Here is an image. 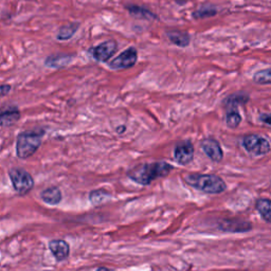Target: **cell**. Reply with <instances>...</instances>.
<instances>
[{"mask_svg":"<svg viewBox=\"0 0 271 271\" xmlns=\"http://www.w3.org/2000/svg\"><path fill=\"white\" fill-rule=\"evenodd\" d=\"M173 170L174 166L165 161L144 162L130 169L126 173V176L132 181L147 186L157 179L166 177Z\"/></svg>","mask_w":271,"mask_h":271,"instance_id":"cell-1","label":"cell"},{"mask_svg":"<svg viewBox=\"0 0 271 271\" xmlns=\"http://www.w3.org/2000/svg\"><path fill=\"white\" fill-rule=\"evenodd\" d=\"M184 182L204 194H221L227 190V184L224 179L214 174H199L191 173L183 177Z\"/></svg>","mask_w":271,"mask_h":271,"instance_id":"cell-2","label":"cell"},{"mask_svg":"<svg viewBox=\"0 0 271 271\" xmlns=\"http://www.w3.org/2000/svg\"><path fill=\"white\" fill-rule=\"evenodd\" d=\"M44 132H24L17 136L16 140V155L19 159H28L33 156L41 145Z\"/></svg>","mask_w":271,"mask_h":271,"instance_id":"cell-3","label":"cell"},{"mask_svg":"<svg viewBox=\"0 0 271 271\" xmlns=\"http://www.w3.org/2000/svg\"><path fill=\"white\" fill-rule=\"evenodd\" d=\"M9 177L14 191L19 196L27 195L34 187V179L32 175L22 168H12L9 171Z\"/></svg>","mask_w":271,"mask_h":271,"instance_id":"cell-4","label":"cell"},{"mask_svg":"<svg viewBox=\"0 0 271 271\" xmlns=\"http://www.w3.org/2000/svg\"><path fill=\"white\" fill-rule=\"evenodd\" d=\"M242 144L248 153L254 156L267 155L271 150L269 141L266 138L256 134L245 136L242 140Z\"/></svg>","mask_w":271,"mask_h":271,"instance_id":"cell-5","label":"cell"},{"mask_svg":"<svg viewBox=\"0 0 271 271\" xmlns=\"http://www.w3.org/2000/svg\"><path fill=\"white\" fill-rule=\"evenodd\" d=\"M138 60V51L135 47L121 52L116 58L108 64V67L113 70H124L130 69L136 65Z\"/></svg>","mask_w":271,"mask_h":271,"instance_id":"cell-6","label":"cell"},{"mask_svg":"<svg viewBox=\"0 0 271 271\" xmlns=\"http://www.w3.org/2000/svg\"><path fill=\"white\" fill-rule=\"evenodd\" d=\"M118 49V44L116 40L110 39L103 41L102 44L91 47L88 49V54L97 61L105 62L113 56Z\"/></svg>","mask_w":271,"mask_h":271,"instance_id":"cell-7","label":"cell"},{"mask_svg":"<svg viewBox=\"0 0 271 271\" xmlns=\"http://www.w3.org/2000/svg\"><path fill=\"white\" fill-rule=\"evenodd\" d=\"M174 158L180 165H186L194 159V145L192 142L185 140L176 145L174 150Z\"/></svg>","mask_w":271,"mask_h":271,"instance_id":"cell-8","label":"cell"},{"mask_svg":"<svg viewBox=\"0 0 271 271\" xmlns=\"http://www.w3.org/2000/svg\"><path fill=\"white\" fill-rule=\"evenodd\" d=\"M200 147L203 153L208 156L213 162H220L224 158V152L219 144V142L214 138H205L201 141Z\"/></svg>","mask_w":271,"mask_h":271,"instance_id":"cell-9","label":"cell"},{"mask_svg":"<svg viewBox=\"0 0 271 271\" xmlns=\"http://www.w3.org/2000/svg\"><path fill=\"white\" fill-rule=\"evenodd\" d=\"M217 226L220 231L229 232V233H240L251 230V224H249V222L240 219H232V218L220 219L218 221Z\"/></svg>","mask_w":271,"mask_h":271,"instance_id":"cell-10","label":"cell"},{"mask_svg":"<svg viewBox=\"0 0 271 271\" xmlns=\"http://www.w3.org/2000/svg\"><path fill=\"white\" fill-rule=\"evenodd\" d=\"M48 246L57 262L66 261L70 256V246L65 240L55 238V240H51Z\"/></svg>","mask_w":271,"mask_h":271,"instance_id":"cell-11","label":"cell"},{"mask_svg":"<svg viewBox=\"0 0 271 271\" xmlns=\"http://www.w3.org/2000/svg\"><path fill=\"white\" fill-rule=\"evenodd\" d=\"M73 58H74L73 54H66V53L52 54L45 59V66L52 69H60L68 66L73 60Z\"/></svg>","mask_w":271,"mask_h":271,"instance_id":"cell-12","label":"cell"},{"mask_svg":"<svg viewBox=\"0 0 271 271\" xmlns=\"http://www.w3.org/2000/svg\"><path fill=\"white\" fill-rule=\"evenodd\" d=\"M40 198L47 204L57 205L62 200V194L59 187L49 186L43 190V192L40 193Z\"/></svg>","mask_w":271,"mask_h":271,"instance_id":"cell-13","label":"cell"},{"mask_svg":"<svg viewBox=\"0 0 271 271\" xmlns=\"http://www.w3.org/2000/svg\"><path fill=\"white\" fill-rule=\"evenodd\" d=\"M20 118V111L16 106H9L0 114V124L3 127L14 125Z\"/></svg>","mask_w":271,"mask_h":271,"instance_id":"cell-14","label":"cell"},{"mask_svg":"<svg viewBox=\"0 0 271 271\" xmlns=\"http://www.w3.org/2000/svg\"><path fill=\"white\" fill-rule=\"evenodd\" d=\"M250 100V97L246 92H236L230 94L224 100V106L229 109H236L237 106L246 105Z\"/></svg>","mask_w":271,"mask_h":271,"instance_id":"cell-15","label":"cell"},{"mask_svg":"<svg viewBox=\"0 0 271 271\" xmlns=\"http://www.w3.org/2000/svg\"><path fill=\"white\" fill-rule=\"evenodd\" d=\"M166 36L170 41L174 45H176L181 48H185L190 45L191 37L186 32L179 31V30H171L166 32Z\"/></svg>","mask_w":271,"mask_h":271,"instance_id":"cell-16","label":"cell"},{"mask_svg":"<svg viewBox=\"0 0 271 271\" xmlns=\"http://www.w3.org/2000/svg\"><path fill=\"white\" fill-rule=\"evenodd\" d=\"M88 199L93 205H100L111 199V193L106 189H95L90 191Z\"/></svg>","mask_w":271,"mask_h":271,"instance_id":"cell-17","label":"cell"},{"mask_svg":"<svg viewBox=\"0 0 271 271\" xmlns=\"http://www.w3.org/2000/svg\"><path fill=\"white\" fill-rule=\"evenodd\" d=\"M126 9H127V11L130 12V14L132 16H134V17H137V18L149 19V20L157 18V16L153 12H151L150 10H148L144 7H140L137 5H129V6H126Z\"/></svg>","mask_w":271,"mask_h":271,"instance_id":"cell-18","label":"cell"},{"mask_svg":"<svg viewBox=\"0 0 271 271\" xmlns=\"http://www.w3.org/2000/svg\"><path fill=\"white\" fill-rule=\"evenodd\" d=\"M79 28V24L78 23H70L68 25H65L59 28L57 34H56V38L58 40H68L70 39L75 33L76 31Z\"/></svg>","mask_w":271,"mask_h":271,"instance_id":"cell-19","label":"cell"},{"mask_svg":"<svg viewBox=\"0 0 271 271\" xmlns=\"http://www.w3.org/2000/svg\"><path fill=\"white\" fill-rule=\"evenodd\" d=\"M216 14H217V8L213 5L206 4L201 6L197 11L193 13V17L195 19H204L212 17V16H215Z\"/></svg>","mask_w":271,"mask_h":271,"instance_id":"cell-20","label":"cell"},{"mask_svg":"<svg viewBox=\"0 0 271 271\" xmlns=\"http://www.w3.org/2000/svg\"><path fill=\"white\" fill-rule=\"evenodd\" d=\"M256 206L261 216L267 222H271V200L267 198H260L257 201Z\"/></svg>","mask_w":271,"mask_h":271,"instance_id":"cell-21","label":"cell"},{"mask_svg":"<svg viewBox=\"0 0 271 271\" xmlns=\"http://www.w3.org/2000/svg\"><path fill=\"white\" fill-rule=\"evenodd\" d=\"M242 122V116L237 109H229L226 115V124L229 129H237Z\"/></svg>","mask_w":271,"mask_h":271,"instance_id":"cell-22","label":"cell"},{"mask_svg":"<svg viewBox=\"0 0 271 271\" xmlns=\"http://www.w3.org/2000/svg\"><path fill=\"white\" fill-rule=\"evenodd\" d=\"M253 82L259 85H270L271 84V67L260 70L254 73Z\"/></svg>","mask_w":271,"mask_h":271,"instance_id":"cell-23","label":"cell"},{"mask_svg":"<svg viewBox=\"0 0 271 271\" xmlns=\"http://www.w3.org/2000/svg\"><path fill=\"white\" fill-rule=\"evenodd\" d=\"M11 90V86L7 85V84H3L2 87H0V94H2V97H6V95L10 92Z\"/></svg>","mask_w":271,"mask_h":271,"instance_id":"cell-24","label":"cell"},{"mask_svg":"<svg viewBox=\"0 0 271 271\" xmlns=\"http://www.w3.org/2000/svg\"><path fill=\"white\" fill-rule=\"evenodd\" d=\"M260 120H261L263 123H265V124H267V125L271 126V115L263 114V115H261V117H260Z\"/></svg>","mask_w":271,"mask_h":271,"instance_id":"cell-25","label":"cell"},{"mask_svg":"<svg viewBox=\"0 0 271 271\" xmlns=\"http://www.w3.org/2000/svg\"><path fill=\"white\" fill-rule=\"evenodd\" d=\"M95 271H117V270L110 269V268H107V267H99Z\"/></svg>","mask_w":271,"mask_h":271,"instance_id":"cell-26","label":"cell"}]
</instances>
